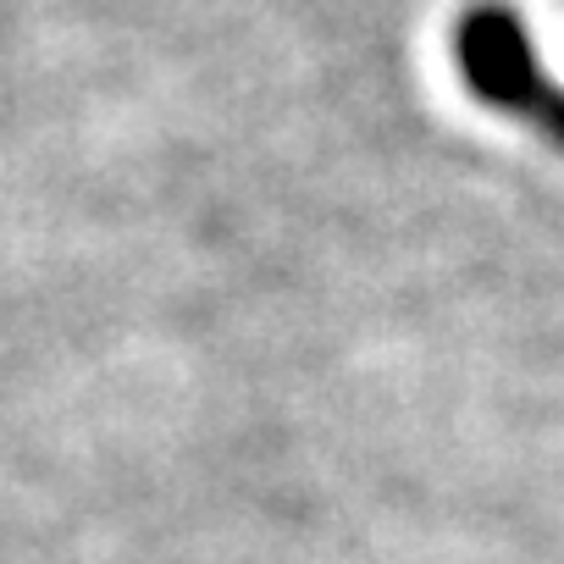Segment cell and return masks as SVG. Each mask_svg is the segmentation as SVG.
Masks as SVG:
<instances>
[{
  "label": "cell",
  "instance_id": "obj_1",
  "mask_svg": "<svg viewBox=\"0 0 564 564\" xmlns=\"http://www.w3.org/2000/svg\"><path fill=\"white\" fill-rule=\"evenodd\" d=\"M454 62L476 100L514 111L564 144V89L553 78H542L531 34L520 29V18L509 7H470L454 29Z\"/></svg>",
  "mask_w": 564,
  "mask_h": 564
}]
</instances>
